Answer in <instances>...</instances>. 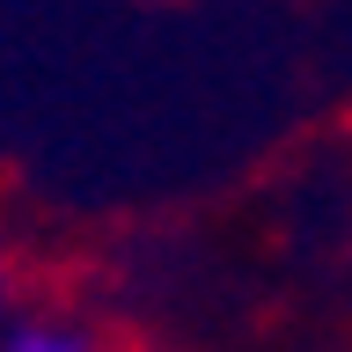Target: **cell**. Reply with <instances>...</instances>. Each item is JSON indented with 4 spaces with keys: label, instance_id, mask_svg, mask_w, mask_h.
<instances>
[{
    "label": "cell",
    "instance_id": "cell-1",
    "mask_svg": "<svg viewBox=\"0 0 352 352\" xmlns=\"http://www.w3.org/2000/svg\"><path fill=\"white\" fill-rule=\"evenodd\" d=\"M0 352H103V338L81 316H15L0 330Z\"/></svg>",
    "mask_w": 352,
    "mask_h": 352
},
{
    "label": "cell",
    "instance_id": "cell-2",
    "mask_svg": "<svg viewBox=\"0 0 352 352\" xmlns=\"http://www.w3.org/2000/svg\"><path fill=\"white\" fill-rule=\"evenodd\" d=\"M8 308H15V272H8V257H0V323H8Z\"/></svg>",
    "mask_w": 352,
    "mask_h": 352
}]
</instances>
